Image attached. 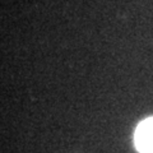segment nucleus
<instances>
[{"label": "nucleus", "mask_w": 153, "mask_h": 153, "mask_svg": "<svg viewBox=\"0 0 153 153\" xmlns=\"http://www.w3.org/2000/svg\"><path fill=\"white\" fill-rule=\"evenodd\" d=\"M135 144L143 153H153V117L147 119L137 128Z\"/></svg>", "instance_id": "1"}]
</instances>
